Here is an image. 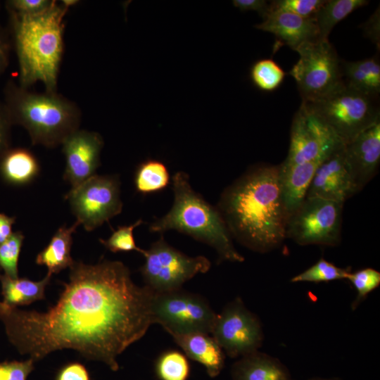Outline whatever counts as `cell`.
I'll return each mask as SVG.
<instances>
[{
  "label": "cell",
  "mask_w": 380,
  "mask_h": 380,
  "mask_svg": "<svg viewBox=\"0 0 380 380\" xmlns=\"http://www.w3.org/2000/svg\"><path fill=\"white\" fill-rule=\"evenodd\" d=\"M69 268L68 281L46 312L25 311L0 301L7 338L34 361L68 348L116 372L118 356L153 324V291L137 285L120 261H74Z\"/></svg>",
  "instance_id": "6da1fadb"
},
{
  "label": "cell",
  "mask_w": 380,
  "mask_h": 380,
  "mask_svg": "<svg viewBox=\"0 0 380 380\" xmlns=\"http://www.w3.org/2000/svg\"><path fill=\"white\" fill-rule=\"evenodd\" d=\"M217 208L232 237L251 251L270 252L286 239L279 165L251 167L224 190Z\"/></svg>",
  "instance_id": "7a4b0ae2"
},
{
  "label": "cell",
  "mask_w": 380,
  "mask_h": 380,
  "mask_svg": "<svg viewBox=\"0 0 380 380\" xmlns=\"http://www.w3.org/2000/svg\"><path fill=\"white\" fill-rule=\"evenodd\" d=\"M144 262L140 272L153 293L180 289L198 274L207 272L211 266L205 256H189L170 246L161 236L141 253Z\"/></svg>",
  "instance_id": "ba28073f"
},
{
  "label": "cell",
  "mask_w": 380,
  "mask_h": 380,
  "mask_svg": "<svg viewBox=\"0 0 380 380\" xmlns=\"http://www.w3.org/2000/svg\"><path fill=\"white\" fill-rule=\"evenodd\" d=\"M79 224L72 226L63 224L51 237L48 245L37 255L36 263L44 265L51 275L70 267L74 262L71 257L72 234Z\"/></svg>",
  "instance_id": "603a6c76"
},
{
  "label": "cell",
  "mask_w": 380,
  "mask_h": 380,
  "mask_svg": "<svg viewBox=\"0 0 380 380\" xmlns=\"http://www.w3.org/2000/svg\"><path fill=\"white\" fill-rule=\"evenodd\" d=\"M325 0H274L270 1V11H284L303 18H314Z\"/></svg>",
  "instance_id": "d6a6232c"
},
{
  "label": "cell",
  "mask_w": 380,
  "mask_h": 380,
  "mask_svg": "<svg viewBox=\"0 0 380 380\" xmlns=\"http://www.w3.org/2000/svg\"><path fill=\"white\" fill-rule=\"evenodd\" d=\"M349 272L322 258L313 265L292 277L291 281L318 283L346 279Z\"/></svg>",
  "instance_id": "f1b7e54d"
},
{
  "label": "cell",
  "mask_w": 380,
  "mask_h": 380,
  "mask_svg": "<svg viewBox=\"0 0 380 380\" xmlns=\"http://www.w3.org/2000/svg\"><path fill=\"white\" fill-rule=\"evenodd\" d=\"M213 337L230 357H241L259 350L264 338L261 322L240 298L227 303L217 315Z\"/></svg>",
  "instance_id": "7c38bea8"
},
{
  "label": "cell",
  "mask_w": 380,
  "mask_h": 380,
  "mask_svg": "<svg viewBox=\"0 0 380 380\" xmlns=\"http://www.w3.org/2000/svg\"><path fill=\"white\" fill-rule=\"evenodd\" d=\"M342 143L333 132L302 103L293 116L287 156L282 167L324 158Z\"/></svg>",
  "instance_id": "4fadbf2b"
},
{
  "label": "cell",
  "mask_w": 380,
  "mask_h": 380,
  "mask_svg": "<svg viewBox=\"0 0 380 380\" xmlns=\"http://www.w3.org/2000/svg\"><path fill=\"white\" fill-rule=\"evenodd\" d=\"M308 380H341V379L338 377H329V378L313 377Z\"/></svg>",
  "instance_id": "7bdbcfd3"
},
{
  "label": "cell",
  "mask_w": 380,
  "mask_h": 380,
  "mask_svg": "<svg viewBox=\"0 0 380 380\" xmlns=\"http://www.w3.org/2000/svg\"><path fill=\"white\" fill-rule=\"evenodd\" d=\"M53 2V0H9L6 1V6L8 12L33 16L47 11Z\"/></svg>",
  "instance_id": "836d02e7"
},
{
  "label": "cell",
  "mask_w": 380,
  "mask_h": 380,
  "mask_svg": "<svg viewBox=\"0 0 380 380\" xmlns=\"http://www.w3.org/2000/svg\"><path fill=\"white\" fill-rule=\"evenodd\" d=\"M286 72L272 59L263 58L255 62L250 70V77L259 89L272 91L283 82Z\"/></svg>",
  "instance_id": "4316f807"
},
{
  "label": "cell",
  "mask_w": 380,
  "mask_h": 380,
  "mask_svg": "<svg viewBox=\"0 0 380 380\" xmlns=\"http://www.w3.org/2000/svg\"><path fill=\"white\" fill-rule=\"evenodd\" d=\"M355 194L345 160L344 144H342L320 162L310 182L306 197H316L344 203Z\"/></svg>",
  "instance_id": "9a60e30c"
},
{
  "label": "cell",
  "mask_w": 380,
  "mask_h": 380,
  "mask_svg": "<svg viewBox=\"0 0 380 380\" xmlns=\"http://www.w3.org/2000/svg\"><path fill=\"white\" fill-rule=\"evenodd\" d=\"M25 236L21 231L13 232L0 244V268L11 279L18 278V259Z\"/></svg>",
  "instance_id": "f546056e"
},
{
  "label": "cell",
  "mask_w": 380,
  "mask_h": 380,
  "mask_svg": "<svg viewBox=\"0 0 380 380\" xmlns=\"http://www.w3.org/2000/svg\"><path fill=\"white\" fill-rule=\"evenodd\" d=\"M12 125H13L4 103L0 102V158L11 148Z\"/></svg>",
  "instance_id": "d590c367"
},
{
  "label": "cell",
  "mask_w": 380,
  "mask_h": 380,
  "mask_svg": "<svg viewBox=\"0 0 380 380\" xmlns=\"http://www.w3.org/2000/svg\"><path fill=\"white\" fill-rule=\"evenodd\" d=\"M345 160L356 193L376 174L380 162V120L344 144Z\"/></svg>",
  "instance_id": "2e32d148"
},
{
  "label": "cell",
  "mask_w": 380,
  "mask_h": 380,
  "mask_svg": "<svg viewBox=\"0 0 380 380\" xmlns=\"http://www.w3.org/2000/svg\"><path fill=\"white\" fill-rule=\"evenodd\" d=\"M232 380H293L277 358L259 350L239 357L232 366Z\"/></svg>",
  "instance_id": "d6986e66"
},
{
  "label": "cell",
  "mask_w": 380,
  "mask_h": 380,
  "mask_svg": "<svg viewBox=\"0 0 380 380\" xmlns=\"http://www.w3.org/2000/svg\"><path fill=\"white\" fill-rule=\"evenodd\" d=\"M143 222L141 219H139L132 224L118 227L107 239H100L99 241L112 253L136 251L141 253L143 249L135 243L134 230Z\"/></svg>",
  "instance_id": "1f68e13d"
},
{
  "label": "cell",
  "mask_w": 380,
  "mask_h": 380,
  "mask_svg": "<svg viewBox=\"0 0 380 380\" xmlns=\"http://www.w3.org/2000/svg\"><path fill=\"white\" fill-rule=\"evenodd\" d=\"M34 360L11 361L1 363L0 380H26L34 368Z\"/></svg>",
  "instance_id": "e575fe53"
},
{
  "label": "cell",
  "mask_w": 380,
  "mask_h": 380,
  "mask_svg": "<svg viewBox=\"0 0 380 380\" xmlns=\"http://www.w3.org/2000/svg\"><path fill=\"white\" fill-rule=\"evenodd\" d=\"M51 276L47 273L43 279L34 281L27 278L11 279L4 274H0L3 302L8 305L17 307L43 299L45 288L49 284Z\"/></svg>",
  "instance_id": "cb8c5ba5"
},
{
  "label": "cell",
  "mask_w": 380,
  "mask_h": 380,
  "mask_svg": "<svg viewBox=\"0 0 380 380\" xmlns=\"http://www.w3.org/2000/svg\"><path fill=\"white\" fill-rule=\"evenodd\" d=\"M346 279L357 291L356 298L351 305L352 309L355 310L368 294L380 285V272L371 267L364 268L354 272H350Z\"/></svg>",
  "instance_id": "4dcf8cb0"
},
{
  "label": "cell",
  "mask_w": 380,
  "mask_h": 380,
  "mask_svg": "<svg viewBox=\"0 0 380 380\" xmlns=\"http://www.w3.org/2000/svg\"><path fill=\"white\" fill-rule=\"evenodd\" d=\"M343 82L350 88L379 97L380 63L377 55L356 61H341Z\"/></svg>",
  "instance_id": "7402d4cb"
},
{
  "label": "cell",
  "mask_w": 380,
  "mask_h": 380,
  "mask_svg": "<svg viewBox=\"0 0 380 380\" xmlns=\"http://www.w3.org/2000/svg\"><path fill=\"white\" fill-rule=\"evenodd\" d=\"M170 177L166 165L157 160H146L137 168L134 186L137 192L148 194L164 189L170 184Z\"/></svg>",
  "instance_id": "484cf974"
},
{
  "label": "cell",
  "mask_w": 380,
  "mask_h": 380,
  "mask_svg": "<svg viewBox=\"0 0 380 380\" xmlns=\"http://www.w3.org/2000/svg\"><path fill=\"white\" fill-rule=\"evenodd\" d=\"M232 4L241 11H256L262 18L269 12L270 1L265 0H234Z\"/></svg>",
  "instance_id": "74e56055"
},
{
  "label": "cell",
  "mask_w": 380,
  "mask_h": 380,
  "mask_svg": "<svg viewBox=\"0 0 380 380\" xmlns=\"http://www.w3.org/2000/svg\"><path fill=\"white\" fill-rule=\"evenodd\" d=\"M15 216H8L0 213V244L5 241L13 233V225L15 222Z\"/></svg>",
  "instance_id": "60d3db41"
},
{
  "label": "cell",
  "mask_w": 380,
  "mask_h": 380,
  "mask_svg": "<svg viewBox=\"0 0 380 380\" xmlns=\"http://www.w3.org/2000/svg\"><path fill=\"white\" fill-rule=\"evenodd\" d=\"M56 380H89V375L82 365L72 363L60 371Z\"/></svg>",
  "instance_id": "8d00e7d4"
},
{
  "label": "cell",
  "mask_w": 380,
  "mask_h": 380,
  "mask_svg": "<svg viewBox=\"0 0 380 380\" xmlns=\"http://www.w3.org/2000/svg\"><path fill=\"white\" fill-rule=\"evenodd\" d=\"M11 43L4 30L0 27V77L9 63Z\"/></svg>",
  "instance_id": "ab89813d"
},
{
  "label": "cell",
  "mask_w": 380,
  "mask_h": 380,
  "mask_svg": "<svg viewBox=\"0 0 380 380\" xmlns=\"http://www.w3.org/2000/svg\"><path fill=\"white\" fill-rule=\"evenodd\" d=\"M379 9L371 16L364 25V32L370 39L379 48Z\"/></svg>",
  "instance_id": "f35d334b"
},
{
  "label": "cell",
  "mask_w": 380,
  "mask_h": 380,
  "mask_svg": "<svg viewBox=\"0 0 380 380\" xmlns=\"http://www.w3.org/2000/svg\"><path fill=\"white\" fill-rule=\"evenodd\" d=\"M343 203L305 197L288 217L286 239L301 246H336L341 241Z\"/></svg>",
  "instance_id": "30bf717a"
},
{
  "label": "cell",
  "mask_w": 380,
  "mask_h": 380,
  "mask_svg": "<svg viewBox=\"0 0 380 380\" xmlns=\"http://www.w3.org/2000/svg\"><path fill=\"white\" fill-rule=\"evenodd\" d=\"M156 373L160 380H186L190 367L186 356L182 353L168 350L157 359Z\"/></svg>",
  "instance_id": "83f0119b"
},
{
  "label": "cell",
  "mask_w": 380,
  "mask_h": 380,
  "mask_svg": "<svg viewBox=\"0 0 380 380\" xmlns=\"http://www.w3.org/2000/svg\"><path fill=\"white\" fill-rule=\"evenodd\" d=\"M323 158L288 167L279 165L282 197L288 217L305 198L312 177Z\"/></svg>",
  "instance_id": "ffe728a7"
},
{
  "label": "cell",
  "mask_w": 380,
  "mask_h": 380,
  "mask_svg": "<svg viewBox=\"0 0 380 380\" xmlns=\"http://www.w3.org/2000/svg\"><path fill=\"white\" fill-rule=\"evenodd\" d=\"M79 225L91 232L119 215L123 204L117 175H95L65 194Z\"/></svg>",
  "instance_id": "8fae6325"
},
{
  "label": "cell",
  "mask_w": 380,
  "mask_h": 380,
  "mask_svg": "<svg viewBox=\"0 0 380 380\" xmlns=\"http://www.w3.org/2000/svg\"><path fill=\"white\" fill-rule=\"evenodd\" d=\"M379 99L342 82L323 97L301 103L346 144L380 120Z\"/></svg>",
  "instance_id": "8992f818"
},
{
  "label": "cell",
  "mask_w": 380,
  "mask_h": 380,
  "mask_svg": "<svg viewBox=\"0 0 380 380\" xmlns=\"http://www.w3.org/2000/svg\"><path fill=\"white\" fill-rule=\"evenodd\" d=\"M368 3L367 0H325L314 17L319 38L327 39L338 23Z\"/></svg>",
  "instance_id": "d4e9b609"
},
{
  "label": "cell",
  "mask_w": 380,
  "mask_h": 380,
  "mask_svg": "<svg viewBox=\"0 0 380 380\" xmlns=\"http://www.w3.org/2000/svg\"><path fill=\"white\" fill-rule=\"evenodd\" d=\"M174 194L170 210L149 225L151 232L176 230L212 247L221 260L242 262L244 257L235 248L228 227L217 207L192 188L185 172L172 178Z\"/></svg>",
  "instance_id": "277c9868"
},
{
  "label": "cell",
  "mask_w": 380,
  "mask_h": 380,
  "mask_svg": "<svg viewBox=\"0 0 380 380\" xmlns=\"http://www.w3.org/2000/svg\"><path fill=\"white\" fill-rule=\"evenodd\" d=\"M186 355L201 364L209 376H217L223 369L225 353L213 336L204 333L170 334Z\"/></svg>",
  "instance_id": "ac0fdd59"
},
{
  "label": "cell",
  "mask_w": 380,
  "mask_h": 380,
  "mask_svg": "<svg viewBox=\"0 0 380 380\" xmlns=\"http://www.w3.org/2000/svg\"><path fill=\"white\" fill-rule=\"evenodd\" d=\"M103 139L96 132L78 129L63 141L65 158L63 179L71 188L96 175L101 163Z\"/></svg>",
  "instance_id": "5bb4252c"
},
{
  "label": "cell",
  "mask_w": 380,
  "mask_h": 380,
  "mask_svg": "<svg viewBox=\"0 0 380 380\" xmlns=\"http://www.w3.org/2000/svg\"><path fill=\"white\" fill-rule=\"evenodd\" d=\"M40 172V165L29 149L10 148L0 158V176L7 184L23 186L31 184Z\"/></svg>",
  "instance_id": "44dd1931"
},
{
  "label": "cell",
  "mask_w": 380,
  "mask_h": 380,
  "mask_svg": "<svg viewBox=\"0 0 380 380\" xmlns=\"http://www.w3.org/2000/svg\"><path fill=\"white\" fill-rule=\"evenodd\" d=\"M151 310L153 324L161 325L170 334H211L217 317L205 298L181 289L153 292Z\"/></svg>",
  "instance_id": "9c48e42d"
},
{
  "label": "cell",
  "mask_w": 380,
  "mask_h": 380,
  "mask_svg": "<svg viewBox=\"0 0 380 380\" xmlns=\"http://www.w3.org/2000/svg\"><path fill=\"white\" fill-rule=\"evenodd\" d=\"M61 4L63 6H65L67 8H69L71 6L76 5L80 1L77 0H63V1H61Z\"/></svg>",
  "instance_id": "b9f144b4"
},
{
  "label": "cell",
  "mask_w": 380,
  "mask_h": 380,
  "mask_svg": "<svg viewBox=\"0 0 380 380\" xmlns=\"http://www.w3.org/2000/svg\"><path fill=\"white\" fill-rule=\"evenodd\" d=\"M296 51L299 58L289 74L297 84L302 101L320 99L342 84V60L329 39L307 42Z\"/></svg>",
  "instance_id": "52a82bcc"
},
{
  "label": "cell",
  "mask_w": 380,
  "mask_h": 380,
  "mask_svg": "<svg viewBox=\"0 0 380 380\" xmlns=\"http://www.w3.org/2000/svg\"><path fill=\"white\" fill-rule=\"evenodd\" d=\"M68 8L54 1L45 12L33 16L9 12L22 87L42 82L55 92L63 54L64 18Z\"/></svg>",
  "instance_id": "3957f363"
},
{
  "label": "cell",
  "mask_w": 380,
  "mask_h": 380,
  "mask_svg": "<svg viewBox=\"0 0 380 380\" xmlns=\"http://www.w3.org/2000/svg\"><path fill=\"white\" fill-rule=\"evenodd\" d=\"M4 96L13 125L23 127L34 145L56 147L80 129V108L57 91H31L9 80Z\"/></svg>",
  "instance_id": "5b68a950"
},
{
  "label": "cell",
  "mask_w": 380,
  "mask_h": 380,
  "mask_svg": "<svg viewBox=\"0 0 380 380\" xmlns=\"http://www.w3.org/2000/svg\"><path fill=\"white\" fill-rule=\"evenodd\" d=\"M255 27L274 35V51L283 46L296 51L303 44L320 39L314 18H303L284 11L268 12Z\"/></svg>",
  "instance_id": "e0dca14e"
}]
</instances>
